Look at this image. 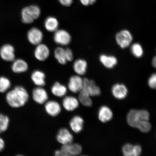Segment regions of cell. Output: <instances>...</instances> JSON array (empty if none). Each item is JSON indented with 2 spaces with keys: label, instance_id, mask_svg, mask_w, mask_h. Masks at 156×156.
<instances>
[{
  "label": "cell",
  "instance_id": "f546056e",
  "mask_svg": "<svg viewBox=\"0 0 156 156\" xmlns=\"http://www.w3.org/2000/svg\"><path fill=\"white\" fill-rule=\"evenodd\" d=\"M136 128L142 132L146 133L151 130V126L148 121H141L138 122Z\"/></svg>",
  "mask_w": 156,
  "mask_h": 156
},
{
  "label": "cell",
  "instance_id": "ffe728a7",
  "mask_svg": "<svg viewBox=\"0 0 156 156\" xmlns=\"http://www.w3.org/2000/svg\"><path fill=\"white\" fill-rule=\"evenodd\" d=\"M44 25L45 29L48 32H54L58 29L59 22L56 17L49 16L45 20Z\"/></svg>",
  "mask_w": 156,
  "mask_h": 156
},
{
  "label": "cell",
  "instance_id": "e0dca14e",
  "mask_svg": "<svg viewBox=\"0 0 156 156\" xmlns=\"http://www.w3.org/2000/svg\"><path fill=\"white\" fill-rule=\"evenodd\" d=\"M99 60L105 67L108 69L114 68L118 63V60L115 56L106 54L101 55L99 57Z\"/></svg>",
  "mask_w": 156,
  "mask_h": 156
},
{
  "label": "cell",
  "instance_id": "9c48e42d",
  "mask_svg": "<svg viewBox=\"0 0 156 156\" xmlns=\"http://www.w3.org/2000/svg\"><path fill=\"white\" fill-rule=\"evenodd\" d=\"M83 85V79L79 75H74L70 78L68 89L71 92L77 93L80 91Z\"/></svg>",
  "mask_w": 156,
  "mask_h": 156
},
{
  "label": "cell",
  "instance_id": "4dcf8cb0",
  "mask_svg": "<svg viewBox=\"0 0 156 156\" xmlns=\"http://www.w3.org/2000/svg\"><path fill=\"white\" fill-rule=\"evenodd\" d=\"M134 146L130 144H127L122 148V153L125 156H133Z\"/></svg>",
  "mask_w": 156,
  "mask_h": 156
},
{
  "label": "cell",
  "instance_id": "d4e9b609",
  "mask_svg": "<svg viewBox=\"0 0 156 156\" xmlns=\"http://www.w3.org/2000/svg\"><path fill=\"white\" fill-rule=\"evenodd\" d=\"M127 120L130 126L136 128L138 122H140L138 118L137 111L135 110H130L128 114Z\"/></svg>",
  "mask_w": 156,
  "mask_h": 156
},
{
  "label": "cell",
  "instance_id": "d6a6232c",
  "mask_svg": "<svg viewBox=\"0 0 156 156\" xmlns=\"http://www.w3.org/2000/svg\"><path fill=\"white\" fill-rule=\"evenodd\" d=\"M148 84L152 89H155L156 85V75L153 74L148 80Z\"/></svg>",
  "mask_w": 156,
  "mask_h": 156
},
{
  "label": "cell",
  "instance_id": "74e56055",
  "mask_svg": "<svg viewBox=\"0 0 156 156\" xmlns=\"http://www.w3.org/2000/svg\"><path fill=\"white\" fill-rule=\"evenodd\" d=\"M5 144L4 140L0 136V152L2 151L5 149Z\"/></svg>",
  "mask_w": 156,
  "mask_h": 156
},
{
  "label": "cell",
  "instance_id": "5b68a950",
  "mask_svg": "<svg viewBox=\"0 0 156 156\" xmlns=\"http://www.w3.org/2000/svg\"><path fill=\"white\" fill-rule=\"evenodd\" d=\"M44 35L42 31L36 27H33L29 29L27 34V38L30 43L34 45H37L41 43Z\"/></svg>",
  "mask_w": 156,
  "mask_h": 156
},
{
  "label": "cell",
  "instance_id": "f1b7e54d",
  "mask_svg": "<svg viewBox=\"0 0 156 156\" xmlns=\"http://www.w3.org/2000/svg\"><path fill=\"white\" fill-rule=\"evenodd\" d=\"M11 87L10 81L4 76L0 77V93H5Z\"/></svg>",
  "mask_w": 156,
  "mask_h": 156
},
{
  "label": "cell",
  "instance_id": "2e32d148",
  "mask_svg": "<svg viewBox=\"0 0 156 156\" xmlns=\"http://www.w3.org/2000/svg\"><path fill=\"white\" fill-rule=\"evenodd\" d=\"M31 78L34 84L38 87H43L45 85V74L40 70H36L33 72Z\"/></svg>",
  "mask_w": 156,
  "mask_h": 156
},
{
  "label": "cell",
  "instance_id": "e575fe53",
  "mask_svg": "<svg viewBox=\"0 0 156 156\" xmlns=\"http://www.w3.org/2000/svg\"><path fill=\"white\" fill-rule=\"evenodd\" d=\"M82 5L85 6H87L89 5H93L94 4L97 0H80Z\"/></svg>",
  "mask_w": 156,
  "mask_h": 156
},
{
  "label": "cell",
  "instance_id": "277c9868",
  "mask_svg": "<svg viewBox=\"0 0 156 156\" xmlns=\"http://www.w3.org/2000/svg\"><path fill=\"white\" fill-rule=\"evenodd\" d=\"M54 40L56 43L61 46L68 45L71 43L72 37L67 30L64 29H58L54 32Z\"/></svg>",
  "mask_w": 156,
  "mask_h": 156
},
{
  "label": "cell",
  "instance_id": "7c38bea8",
  "mask_svg": "<svg viewBox=\"0 0 156 156\" xmlns=\"http://www.w3.org/2000/svg\"><path fill=\"white\" fill-rule=\"evenodd\" d=\"M56 139L62 145L72 143L73 141V136L67 129L63 128L58 131Z\"/></svg>",
  "mask_w": 156,
  "mask_h": 156
},
{
  "label": "cell",
  "instance_id": "4316f807",
  "mask_svg": "<svg viewBox=\"0 0 156 156\" xmlns=\"http://www.w3.org/2000/svg\"><path fill=\"white\" fill-rule=\"evenodd\" d=\"M9 119L6 115L0 114V134L5 132L8 129Z\"/></svg>",
  "mask_w": 156,
  "mask_h": 156
},
{
  "label": "cell",
  "instance_id": "8fae6325",
  "mask_svg": "<svg viewBox=\"0 0 156 156\" xmlns=\"http://www.w3.org/2000/svg\"><path fill=\"white\" fill-rule=\"evenodd\" d=\"M61 151L64 156L77 155L81 153L82 147L79 144L71 143L63 145Z\"/></svg>",
  "mask_w": 156,
  "mask_h": 156
},
{
  "label": "cell",
  "instance_id": "7a4b0ae2",
  "mask_svg": "<svg viewBox=\"0 0 156 156\" xmlns=\"http://www.w3.org/2000/svg\"><path fill=\"white\" fill-rule=\"evenodd\" d=\"M41 14V9L38 6H29L24 7L21 11V21L25 24H32L40 17Z\"/></svg>",
  "mask_w": 156,
  "mask_h": 156
},
{
  "label": "cell",
  "instance_id": "44dd1931",
  "mask_svg": "<svg viewBox=\"0 0 156 156\" xmlns=\"http://www.w3.org/2000/svg\"><path fill=\"white\" fill-rule=\"evenodd\" d=\"M83 120L81 117L75 116L70 121V127L74 132L79 133L83 129Z\"/></svg>",
  "mask_w": 156,
  "mask_h": 156
},
{
  "label": "cell",
  "instance_id": "836d02e7",
  "mask_svg": "<svg viewBox=\"0 0 156 156\" xmlns=\"http://www.w3.org/2000/svg\"><path fill=\"white\" fill-rule=\"evenodd\" d=\"M66 59L67 62H71L73 59V54L71 49L68 48L65 49Z\"/></svg>",
  "mask_w": 156,
  "mask_h": 156
},
{
  "label": "cell",
  "instance_id": "8992f818",
  "mask_svg": "<svg viewBox=\"0 0 156 156\" xmlns=\"http://www.w3.org/2000/svg\"><path fill=\"white\" fill-rule=\"evenodd\" d=\"M49 48L46 44L41 43L36 45L34 52L35 58L40 62L47 59L50 55Z\"/></svg>",
  "mask_w": 156,
  "mask_h": 156
},
{
  "label": "cell",
  "instance_id": "8d00e7d4",
  "mask_svg": "<svg viewBox=\"0 0 156 156\" xmlns=\"http://www.w3.org/2000/svg\"><path fill=\"white\" fill-rule=\"evenodd\" d=\"M62 5L66 7H69L73 3V0H58Z\"/></svg>",
  "mask_w": 156,
  "mask_h": 156
},
{
  "label": "cell",
  "instance_id": "d6986e66",
  "mask_svg": "<svg viewBox=\"0 0 156 156\" xmlns=\"http://www.w3.org/2000/svg\"><path fill=\"white\" fill-rule=\"evenodd\" d=\"M73 67L74 71L78 75H83L87 71V62L85 60L79 58L74 62Z\"/></svg>",
  "mask_w": 156,
  "mask_h": 156
},
{
  "label": "cell",
  "instance_id": "3957f363",
  "mask_svg": "<svg viewBox=\"0 0 156 156\" xmlns=\"http://www.w3.org/2000/svg\"><path fill=\"white\" fill-rule=\"evenodd\" d=\"M115 40L118 46L121 48L124 49L130 46L133 40V37L129 31L125 29L117 33Z\"/></svg>",
  "mask_w": 156,
  "mask_h": 156
},
{
  "label": "cell",
  "instance_id": "7402d4cb",
  "mask_svg": "<svg viewBox=\"0 0 156 156\" xmlns=\"http://www.w3.org/2000/svg\"><path fill=\"white\" fill-rule=\"evenodd\" d=\"M113 116L112 111L108 107L103 106L101 107L98 112L99 120L103 122L109 121Z\"/></svg>",
  "mask_w": 156,
  "mask_h": 156
},
{
  "label": "cell",
  "instance_id": "f35d334b",
  "mask_svg": "<svg viewBox=\"0 0 156 156\" xmlns=\"http://www.w3.org/2000/svg\"><path fill=\"white\" fill-rule=\"evenodd\" d=\"M55 155L57 156H64V154L63 153V152L61 151V150H58V151H55Z\"/></svg>",
  "mask_w": 156,
  "mask_h": 156
},
{
  "label": "cell",
  "instance_id": "83f0119b",
  "mask_svg": "<svg viewBox=\"0 0 156 156\" xmlns=\"http://www.w3.org/2000/svg\"><path fill=\"white\" fill-rule=\"evenodd\" d=\"M130 50L133 55L136 58H140L142 57L144 54V50L142 47L139 43L133 44L130 48Z\"/></svg>",
  "mask_w": 156,
  "mask_h": 156
},
{
  "label": "cell",
  "instance_id": "4fadbf2b",
  "mask_svg": "<svg viewBox=\"0 0 156 156\" xmlns=\"http://www.w3.org/2000/svg\"><path fill=\"white\" fill-rule=\"evenodd\" d=\"M45 110L47 114L52 116H56L61 111V107L59 103L54 101H50L46 103Z\"/></svg>",
  "mask_w": 156,
  "mask_h": 156
},
{
  "label": "cell",
  "instance_id": "6da1fadb",
  "mask_svg": "<svg viewBox=\"0 0 156 156\" xmlns=\"http://www.w3.org/2000/svg\"><path fill=\"white\" fill-rule=\"evenodd\" d=\"M29 99V95L24 87L20 86L15 87L6 94V101L12 108H17L24 106Z\"/></svg>",
  "mask_w": 156,
  "mask_h": 156
},
{
  "label": "cell",
  "instance_id": "ab89813d",
  "mask_svg": "<svg viewBox=\"0 0 156 156\" xmlns=\"http://www.w3.org/2000/svg\"><path fill=\"white\" fill-rule=\"evenodd\" d=\"M152 65L154 67H155L156 66V58L154 57L153 58L152 62Z\"/></svg>",
  "mask_w": 156,
  "mask_h": 156
},
{
  "label": "cell",
  "instance_id": "5bb4252c",
  "mask_svg": "<svg viewBox=\"0 0 156 156\" xmlns=\"http://www.w3.org/2000/svg\"><path fill=\"white\" fill-rule=\"evenodd\" d=\"M11 66L12 70L15 73H25L29 68V65L27 62L21 58L13 60Z\"/></svg>",
  "mask_w": 156,
  "mask_h": 156
},
{
  "label": "cell",
  "instance_id": "30bf717a",
  "mask_svg": "<svg viewBox=\"0 0 156 156\" xmlns=\"http://www.w3.org/2000/svg\"><path fill=\"white\" fill-rule=\"evenodd\" d=\"M32 96L35 102L39 104H43L46 102L48 99L47 92L42 87H38L33 91Z\"/></svg>",
  "mask_w": 156,
  "mask_h": 156
},
{
  "label": "cell",
  "instance_id": "ac0fdd59",
  "mask_svg": "<svg viewBox=\"0 0 156 156\" xmlns=\"http://www.w3.org/2000/svg\"><path fill=\"white\" fill-rule=\"evenodd\" d=\"M62 105L66 110L68 112H72L77 108L79 103L76 98L72 96H66L63 99Z\"/></svg>",
  "mask_w": 156,
  "mask_h": 156
},
{
  "label": "cell",
  "instance_id": "52a82bcc",
  "mask_svg": "<svg viewBox=\"0 0 156 156\" xmlns=\"http://www.w3.org/2000/svg\"><path fill=\"white\" fill-rule=\"evenodd\" d=\"M90 96H98L101 94L100 89L97 86L94 81L89 80L87 78L83 79V85L82 89Z\"/></svg>",
  "mask_w": 156,
  "mask_h": 156
},
{
  "label": "cell",
  "instance_id": "484cf974",
  "mask_svg": "<svg viewBox=\"0 0 156 156\" xmlns=\"http://www.w3.org/2000/svg\"><path fill=\"white\" fill-rule=\"evenodd\" d=\"M79 99L82 104L85 106H90L92 104L90 95L82 89L80 91Z\"/></svg>",
  "mask_w": 156,
  "mask_h": 156
},
{
  "label": "cell",
  "instance_id": "1f68e13d",
  "mask_svg": "<svg viewBox=\"0 0 156 156\" xmlns=\"http://www.w3.org/2000/svg\"><path fill=\"white\" fill-rule=\"evenodd\" d=\"M137 114L140 122L149 120L150 115L147 111L145 110L137 111Z\"/></svg>",
  "mask_w": 156,
  "mask_h": 156
},
{
  "label": "cell",
  "instance_id": "9a60e30c",
  "mask_svg": "<svg viewBox=\"0 0 156 156\" xmlns=\"http://www.w3.org/2000/svg\"><path fill=\"white\" fill-rule=\"evenodd\" d=\"M112 93L115 98L119 99L125 98L128 93V90L123 84L117 83L112 87Z\"/></svg>",
  "mask_w": 156,
  "mask_h": 156
},
{
  "label": "cell",
  "instance_id": "d590c367",
  "mask_svg": "<svg viewBox=\"0 0 156 156\" xmlns=\"http://www.w3.org/2000/svg\"><path fill=\"white\" fill-rule=\"evenodd\" d=\"M141 147L139 145L134 146L133 156H137L140 155L141 153Z\"/></svg>",
  "mask_w": 156,
  "mask_h": 156
},
{
  "label": "cell",
  "instance_id": "cb8c5ba5",
  "mask_svg": "<svg viewBox=\"0 0 156 156\" xmlns=\"http://www.w3.org/2000/svg\"><path fill=\"white\" fill-rule=\"evenodd\" d=\"M55 58L58 63L62 65H65L67 61L66 59L65 49L61 47H58L55 49L54 51Z\"/></svg>",
  "mask_w": 156,
  "mask_h": 156
},
{
  "label": "cell",
  "instance_id": "603a6c76",
  "mask_svg": "<svg viewBox=\"0 0 156 156\" xmlns=\"http://www.w3.org/2000/svg\"><path fill=\"white\" fill-rule=\"evenodd\" d=\"M51 92L55 96L58 97H63L67 93V88L63 85L56 82L52 86Z\"/></svg>",
  "mask_w": 156,
  "mask_h": 156
},
{
  "label": "cell",
  "instance_id": "ba28073f",
  "mask_svg": "<svg viewBox=\"0 0 156 156\" xmlns=\"http://www.w3.org/2000/svg\"><path fill=\"white\" fill-rule=\"evenodd\" d=\"M0 56L5 61L13 62L15 58L14 48L10 44L4 45L0 49Z\"/></svg>",
  "mask_w": 156,
  "mask_h": 156
}]
</instances>
